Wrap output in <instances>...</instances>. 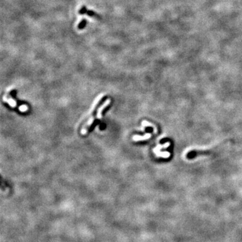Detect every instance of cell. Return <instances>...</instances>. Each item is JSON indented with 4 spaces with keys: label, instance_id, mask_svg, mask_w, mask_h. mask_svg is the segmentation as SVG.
Here are the masks:
<instances>
[{
    "label": "cell",
    "instance_id": "6da1fadb",
    "mask_svg": "<svg viewBox=\"0 0 242 242\" xmlns=\"http://www.w3.org/2000/svg\"><path fill=\"white\" fill-rule=\"evenodd\" d=\"M110 100L108 99V100H106V102H105L102 105V106L99 108H98V112H97V114H96V117L98 119H101L102 118V111L106 106H108V105L110 104Z\"/></svg>",
    "mask_w": 242,
    "mask_h": 242
},
{
    "label": "cell",
    "instance_id": "277c9868",
    "mask_svg": "<svg viewBox=\"0 0 242 242\" xmlns=\"http://www.w3.org/2000/svg\"><path fill=\"white\" fill-rule=\"evenodd\" d=\"M28 110H29V107H28L26 105H22V106H20V107H19V110L20 111V112H26Z\"/></svg>",
    "mask_w": 242,
    "mask_h": 242
},
{
    "label": "cell",
    "instance_id": "7a4b0ae2",
    "mask_svg": "<svg viewBox=\"0 0 242 242\" xmlns=\"http://www.w3.org/2000/svg\"><path fill=\"white\" fill-rule=\"evenodd\" d=\"M151 136H152V135L150 134V133H147L144 136H138V135H135L133 137V141H143V140H146V139H149Z\"/></svg>",
    "mask_w": 242,
    "mask_h": 242
},
{
    "label": "cell",
    "instance_id": "3957f363",
    "mask_svg": "<svg viewBox=\"0 0 242 242\" xmlns=\"http://www.w3.org/2000/svg\"><path fill=\"white\" fill-rule=\"evenodd\" d=\"M3 100L4 101H7V102H8L10 106H11L12 107H15L16 106V101L13 100V99H12V98H9L8 100H6V99H3Z\"/></svg>",
    "mask_w": 242,
    "mask_h": 242
}]
</instances>
